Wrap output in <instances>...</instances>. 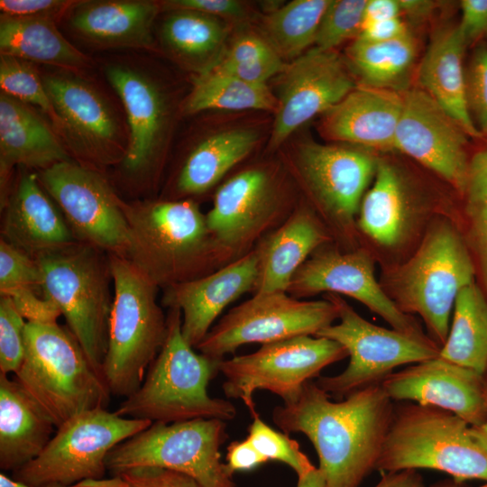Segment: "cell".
<instances>
[{"instance_id": "1", "label": "cell", "mask_w": 487, "mask_h": 487, "mask_svg": "<svg viewBox=\"0 0 487 487\" xmlns=\"http://www.w3.org/2000/svg\"><path fill=\"white\" fill-rule=\"evenodd\" d=\"M331 399L308 381L293 400L274 408L272 420L284 433L310 440L327 487H360L376 469L395 402L381 383Z\"/></svg>"}, {"instance_id": "2", "label": "cell", "mask_w": 487, "mask_h": 487, "mask_svg": "<svg viewBox=\"0 0 487 487\" xmlns=\"http://www.w3.org/2000/svg\"><path fill=\"white\" fill-rule=\"evenodd\" d=\"M128 240L122 257L158 288L193 280L231 262L190 200L126 203Z\"/></svg>"}, {"instance_id": "3", "label": "cell", "mask_w": 487, "mask_h": 487, "mask_svg": "<svg viewBox=\"0 0 487 487\" xmlns=\"http://www.w3.org/2000/svg\"><path fill=\"white\" fill-rule=\"evenodd\" d=\"M181 322L180 310L170 308L164 344L140 388L116 409L119 416L168 424L234 418L236 409L230 401L207 393L221 360L197 354L182 335Z\"/></svg>"}, {"instance_id": "4", "label": "cell", "mask_w": 487, "mask_h": 487, "mask_svg": "<svg viewBox=\"0 0 487 487\" xmlns=\"http://www.w3.org/2000/svg\"><path fill=\"white\" fill-rule=\"evenodd\" d=\"M24 344V358L15 380L56 427L82 412L107 405L111 392L104 377L69 328L58 323L26 322Z\"/></svg>"}, {"instance_id": "5", "label": "cell", "mask_w": 487, "mask_h": 487, "mask_svg": "<svg viewBox=\"0 0 487 487\" xmlns=\"http://www.w3.org/2000/svg\"><path fill=\"white\" fill-rule=\"evenodd\" d=\"M109 260L114 298L102 372L111 394L127 398L140 388L164 344L167 317L154 283L125 258L109 254Z\"/></svg>"}, {"instance_id": "6", "label": "cell", "mask_w": 487, "mask_h": 487, "mask_svg": "<svg viewBox=\"0 0 487 487\" xmlns=\"http://www.w3.org/2000/svg\"><path fill=\"white\" fill-rule=\"evenodd\" d=\"M430 469L453 479L487 482V454L470 425L443 409L395 402L391 426L376 464L382 473Z\"/></svg>"}, {"instance_id": "7", "label": "cell", "mask_w": 487, "mask_h": 487, "mask_svg": "<svg viewBox=\"0 0 487 487\" xmlns=\"http://www.w3.org/2000/svg\"><path fill=\"white\" fill-rule=\"evenodd\" d=\"M35 260L41 272L42 295L60 308L68 328L103 376L114 298L109 254L77 242Z\"/></svg>"}, {"instance_id": "8", "label": "cell", "mask_w": 487, "mask_h": 487, "mask_svg": "<svg viewBox=\"0 0 487 487\" xmlns=\"http://www.w3.org/2000/svg\"><path fill=\"white\" fill-rule=\"evenodd\" d=\"M475 265L458 232L439 222L425 235L415 254L391 280L394 302L404 313H416L440 348L450 328V317L459 291L475 282Z\"/></svg>"}, {"instance_id": "9", "label": "cell", "mask_w": 487, "mask_h": 487, "mask_svg": "<svg viewBox=\"0 0 487 487\" xmlns=\"http://www.w3.org/2000/svg\"><path fill=\"white\" fill-rule=\"evenodd\" d=\"M226 422L196 418L152 424L113 448L106 466L113 476L138 467H159L191 476L205 487H236L220 447Z\"/></svg>"}, {"instance_id": "10", "label": "cell", "mask_w": 487, "mask_h": 487, "mask_svg": "<svg viewBox=\"0 0 487 487\" xmlns=\"http://www.w3.org/2000/svg\"><path fill=\"white\" fill-rule=\"evenodd\" d=\"M152 424L105 408L82 412L57 427L43 451L14 471L12 478L32 487H67L104 479L109 452Z\"/></svg>"}, {"instance_id": "11", "label": "cell", "mask_w": 487, "mask_h": 487, "mask_svg": "<svg viewBox=\"0 0 487 487\" xmlns=\"http://www.w3.org/2000/svg\"><path fill=\"white\" fill-rule=\"evenodd\" d=\"M325 298L336 306L339 323L315 335L339 343L350 357L342 372L319 376L315 381L331 398L342 400L357 390L381 383L399 366L438 356L440 347L429 337H417L373 325L339 295L327 293Z\"/></svg>"}, {"instance_id": "12", "label": "cell", "mask_w": 487, "mask_h": 487, "mask_svg": "<svg viewBox=\"0 0 487 487\" xmlns=\"http://www.w3.org/2000/svg\"><path fill=\"white\" fill-rule=\"evenodd\" d=\"M348 356L339 343L316 335H298L262 345L254 353L222 359L223 391L244 401L251 415L258 416L253 393L266 390L283 403L293 400L302 386L320 376L326 366Z\"/></svg>"}, {"instance_id": "13", "label": "cell", "mask_w": 487, "mask_h": 487, "mask_svg": "<svg viewBox=\"0 0 487 487\" xmlns=\"http://www.w3.org/2000/svg\"><path fill=\"white\" fill-rule=\"evenodd\" d=\"M338 318L330 299L299 300L286 291L257 292L232 308L196 346L222 360L246 344L262 345L298 335H315Z\"/></svg>"}, {"instance_id": "14", "label": "cell", "mask_w": 487, "mask_h": 487, "mask_svg": "<svg viewBox=\"0 0 487 487\" xmlns=\"http://www.w3.org/2000/svg\"><path fill=\"white\" fill-rule=\"evenodd\" d=\"M38 178L78 241L124 254L128 225L123 200L97 170L69 160L40 170Z\"/></svg>"}, {"instance_id": "15", "label": "cell", "mask_w": 487, "mask_h": 487, "mask_svg": "<svg viewBox=\"0 0 487 487\" xmlns=\"http://www.w3.org/2000/svg\"><path fill=\"white\" fill-rule=\"evenodd\" d=\"M283 198L275 177L264 168L243 170L218 188L206 215L209 231L230 262L253 249L282 217Z\"/></svg>"}, {"instance_id": "16", "label": "cell", "mask_w": 487, "mask_h": 487, "mask_svg": "<svg viewBox=\"0 0 487 487\" xmlns=\"http://www.w3.org/2000/svg\"><path fill=\"white\" fill-rule=\"evenodd\" d=\"M377 164L361 150L306 142L298 148L292 169L330 222L348 231Z\"/></svg>"}, {"instance_id": "17", "label": "cell", "mask_w": 487, "mask_h": 487, "mask_svg": "<svg viewBox=\"0 0 487 487\" xmlns=\"http://www.w3.org/2000/svg\"><path fill=\"white\" fill-rule=\"evenodd\" d=\"M279 97L269 147L340 102L354 87L345 62L335 51L308 50L279 73Z\"/></svg>"}, {"instance_id": "18", "label": "cell", "mask_w": 487, "mask_h": 487, "mask_svg": "<svg viewBox=\"0 0 487 487\" xmlns=\"http://www.w3.org/2000/svg\"><path fill=\"white\" fill-rule=\"evenodd\" d=\"M286 292L296 299L319 292L344 294L365 305L391 328L417 337H428L417 321L402 312L384 292L374 277L370 256L363 250L313 253L295 272Z\"/></svg>"}, {"instance_id": "19", "label": "cell", "mask_w": 487, "mask_h": 487, "mask_svg": "<svg viewBox=\"0 0 487 487\" xmlns=\"http://www.w3.org/2000/svg\"><path fill=\"white\" fill-rule=\"evenodd\" d=\"M402 100L394 149L464 193L470 161L465 151L467 133L425 90L408 89Z\"/></svg>"}, {"instance_id": "20", "label": "cell", "mask_w": 487, "mask_h": 487, "mask_svg": "<svg viewBox=\"0 0 487 487\" xmlns=\"http://www.w3.org/2000/svg\"><path fill=\"white\" fill-rule=\"evenodd\" d=\"M381 384L394 402L443 409L470 426L487 420L482 375L439 356L393 372Z\"/></svg>"}, {"instance_id": "21", "label": "cell", "mask_w": 487, "mask_h": 487, "mask_svg": "<svg viewBox=\"0 0 487 487\" xmlns=\"http://www.w3.org/2000/svg\"><path fill=\"white\" fill-rule=\"evenodd\" d=\"M55 110L58 125L75 138L90 167L122 161L115 118L102 96L87 83L69 74L42 78Z\"/></svg>"}, {"instance_id": "22", "label": "cell", "mask_w": 487, "mask_h": 487, "mask_svg": "<svg viewBox=\"0 0 487 487\" xmlns=\"http://www.w3.org/2000/svg\"><path fill=\"white\" fill-rule=\"evenodd\" d=\"M260 258L256 247L201 278L166 288L162 304L181 312V332L195 347L203 340L224 308L247 291L257 289Z\"/></svg>"}, {"instance_id": "23", "label": "cell", "mask_w": 487, "mask_h": 487, "mask_svg": "<svg viewBox=\"0 0 487 487\" xmlns=\"http://www.w3.org/2000/svg\"><path fill=\"white\" fill-rule=\"evenodd\" d=\"M3 209L1 238L33 259L79 242L34 172H21Z\"/></svg>"}, {"instance_id": "24", "label": "cell", "mask_w": 487, "mask_h": 487, "mask_svg": "<svg viewBox=\"0 0 487 487\" xmlns=\"http://www.w3.org/2000/svg\"><path fill=\"white\" fill-rule=\"evenodd\" d=\"M106 78L124 104L130 129L123 170L128 178L142 180L154 166L161 144L165 124L162 96L149 78L126 66H110Z\"/></svg>"}, {"instance_id": "25", "label": "cell", "mask_w": 487, "mask_h": 487, "mask_svg": "<svg viewBox=\"0 0 487 487\" xmlns=\"http://www.w3.org/2000/svg\"><path fill=\"white\" fill-rule=\"evenodd\" d=\"M402 106L400 93L365 86L354 87L324 113L322 132L332 140L394 149Z\"/></svg>"}, {"instance_id": "26", "label": "cell", "mask_w": 487, "mask_h": 487, "mask_svg": "<svg viewBox=\"0 0 487 487\" xmlns=\"http://www.w3.org/2000/svg\"><path fill=\"white\" fill-rule=\"evenodd\" d=\"M69 157L46 122L27 104L0 96L1 207L7 198L12 169L20 165L42 170Z\"/></svg>"}, {"instance_id": "27", "label": "cell", "mask_w": 487, "mask_h": 487, "mask_svg": "<svg viewBox=\"0 0 487 487\" xmlns=\"http://www.w3.org/2000/svg\"><path fill=\"white\" fill-rule=\"evenodd\" d=\"M328 240V234L311 209L304 206L294 209L255 246L260 258L255 293L287 291L298 269Z\"/></svg>"}, {"instance_id": "28", "label": "cell", "mask_w": 487, "mask_h": 487, "mask_svg": "<svg viewBox=\"0 0 487 487\" xmlns=\"http://www.w3.org/2000/svg\"><path fill=\"white\" fill-rule=\"evenodd\" d=\"M54 427L21 384L0 372V468L14 472L36 458Z\"/></svg>"}, {"instance_id": "29", "label": "cell", "mask_w": 487, "mask_h": 487, "mask_svg": "<svg viewBox=\"0 0 487 487\" xmlns=\"http://www.w3.org/2000/svg\"><path fill=\"white\" fill-rule=\"evenodd\" d=\"M467 44L458 26L438 32L428 45L418 69L425 91L464 129L481 137L465 101L464 55Z\"/></svg>"}, {"instance_id": "30", "label": "cell", "mask_w": 487, "mask_h": 487, "mask_svg": "<svg viewBox=\"0 0 487 487\" xmlns=\"http://www.w3.org/2000/svg\"><path fill=\"white\" fill-rule=\"evenodd\" d=\"M72 27L83 37L109 46L144 47L159 6L150 1H90L75 5Z\"/></svg>"}, {"instance_id": "31", "label": "cell", "mask_w": 487, "mask_h": 487, "mask_svg": "<svg viewBox=\"0 0 487 487\" xmlns=\"http://www.w3.org/2000/svg\"><path fill=\"white\" fill-rule=\"evenodd\" d=\"M1 54L64 69H82L88 59L68 41L54 20L1 16Z\"/></svg>"}, {"instance_id": "32", "label": "cell", "mask_w": 487, "mask_h": 487, "mask_svg": "<svg viewBox=\"0 0 487 487\" xmlns=\"http://www.w3.org/2000/svg\"><path fill=\"white\" fill-rule=\"evenodd\" d=\"M257 139V133L250 129L226 130L205 139L183 164L176 183L178 193L198 195L211 188L253 151Z\"/></svg>"}, {"instance_id": "33", "label": "cell", "mask_w": 487, "mask_h": 487, "mask_svg": "<svg viewBox=\"0 0 487 487\" xmlns=\"http://www.w3.org/2000/svg\"><path fill=\"white\" fill-rule=\"evenodd\" d=\"M438 356L483 375L487 367V299L476 282L457 294L447 339Z\"/></svg>"}, {"instance_id": "34", "label": "cell", "mask_w": 487, "mask_h": 487, "mask_svg": "<svg viewBox=\"0 0 487 487\" xmlns=\"http://www.w3.org/2000/svg\"><path fill=\"white\" fill-rule=\"evenodd\" d=\"M415 57L409 33L381 42L355 39L347 50L348 65L363 86L397 93L408 90Z\"/></svg>"}, {"instance_id": "35", "label": "cell", "mask_w": 487, "mask_h": 487, "mask_svg": "<svg viewBox=\"0 0 487 487\" xmlns=\"http://www.w3.org/2000/svg\"><path fill=\"white\" fill-rule=\"evenodd\" d=\"M406 190L396 168L378 161L373 186L363 198L359 226L378 244L394 245L407 218Z\"/></svg>"}, {"instance_id": "36", "label": "cell", "mask_w": 487, "mask_h": 487, "mask_svg": "<svg viewBox=\"0 0 487 487\" xmlns=\"http://www.w3.org/2000/svg\"><path fill=\"white\" fill-rule=\"evenodd\" d=\"M278 100L267 85H257L237 78L205 69L195 81L185 103V111L194 114L207 109H261L276 112Z\"/></svg>"}, {"instance_id": "37", "label": "cell", "mask_w": 487, "mask_h": 487, "mask_svg": "<svg viewBox=\"0 0 487 487\" xmlns=\"http://www.w3.org/2000/svg\"><path fill=\"white\" fill-rule=\"evenodd\" d=\"M330 0H295L268 14L265 39L280 56L297 59L315 43L321 18Z\"/></svg>"}, {"instance_id": "38", "label": "cell", "mask_w": 487, "mask_h": 487, "mask_svg": "<svg viewBox=\"0 0 487 487\" xmlns=\"http://www.w3.org/2000/svg\"><path fill=\"white\" fill-rule=\"evenodd\" d=\"M466 244L487 299V142L469 161L465 189ZM487 403V367L482 375Z\"/></svg>"}, {"instance_id": "39", "label": "cell", "mask_w": 487, "mask_h": 487, "mask_svg": "<svg viewBox=\"0 0 487 487\" xmlns=\"http://www.w3.org/2000/svg\"><path fill=\"white\" fill-rule=\"evenodd\" d=\"M284 67L280 56L265 38L246 33L234 41L225 54L207 69L249 83L265 85Z\"/></svg>"}, {"instance_id": "40", "label": "cell", "mask_w": 487, "mask_h": 487, "mask_svg": "<svg viewBox=\"0 0 487 487\" xmlns=\"http://www.w3.org/2000/svg\"><path fill=\"white\" fill-rule=\"evenodd\" d=\"M162 35L176 52L199 58L221 46L226 28L218 17L196 11L178 10L165 21Z\"/></svg>"}, {"instance_id": "41", "label": "cell", "mask_w": 487, "mask_h": 487, "mask_svg": "<svg viewBox=\"0 0 487 487\" xmlns=\"http://www.w3.org/2000/svg\"><path fill=\"white\" fill-rule=\"evenodd\" d=\"M0 87L3 93L24 103L39 106L58 125V118L43 80L27 60L1 54Z\"/></svg>"}, {"instance_id": "42", "label": "cell", "mask_w": 487, "mask_h": 487, "mask_svg": "<svg viewBox=\"0 0 487 487\" xmlns=\"http://www.w3.org/2000/svg\"><path fill=\"white\" fill-rule=\"evenodd\" d=\"M368 0H330L318 26L315 44L334 51L345 41L358 37Z\"/></svg>"}, {"instance_id": "43", "label": "cell", "mask_w": 487, "mask_h": 487, "mask_svg": "<svg viewBox=\"0 0 487 487\" xmlns=\"http://www.w3.org/2000/svg\"><path fill=\"white\" fill-rule=\"evenodd\" d=\"M246 438L268 461L272 460L287 464L298 477L315 468L296 440L291 439L289 434L271 427L261 419L259 415L253 417Z\"/></svg>"}, {"instance_id": "44", "label": "cell", "mask_w": 487, "mask_h": 487, "mask_svg": "<svg viewBox=\"0 0 487 487\" xmlns=\"http://www.w3.org/2000/svg\"><path fill=\"white\" fill-rule=\"evenodd\" d=\"M26 321L16 310L12 299L0 298V372L16 373L25 352Z\"/></svg>"}, {"instance_id": "45", "label": "cell", "mask_w": 487, "mask_h": 487, "mask_svg": "<svg viewBox=\"0 0 487 487\" xmlns=\"http://www.w3.org/2000/svg\"><path fill=\"white\" fill-rule=\"evenodd\" d=\"M33 289L42 294L41 272L37 261L0 239V295L19 289Z\"/></svg>"}, {"instance_id": "46", "label": "cell", "mask_w": 487, "mask_h": 487, "mask_svg": "<svg viewBox=\"0 0 487 487\" xmlns=\"http://www.w3.org/2000/svg\"><path fill=\"white\" fill-rule=\"evenodd\" d=\"M464 85L470 116L481 134H487V47L473 52L464 71Z\"/></svg>"}, {"instance_id": "47", "label": "cell", "mask_w": 487, "mask_h": 487, "mask_svg": "<svg viewBox=\"0 0 487 487\" xmlns=\"http://www.w3.org/2000/svg\"><path fill=\"white\" fill-rule=\"evenodd\" d=\"M122 487H205L185 473L159 467H138L117 475Z\"/></svg>"}, {"instance_id": "48", "label": "cell", "mask_w": 487, "mask_h": 487, "mask_svg": "<svg viewBox=\"0 0 487 487\" xmlns=\"http://www.w3.org/2000/svg\"><path fill=\"white\" fill-rule=\"evenodd\" d=\"M12 299L18 313L27 323L56 324L61 316L60 308L33 289H19L5 295Z\"/></svg>"}, {"instance_id": "49", "label": "cell", "mask_w": 487, "mask_h": 487, "mask_svg": "<svg viewBox=\"0 0 487 487\" xmlns=\"http://www.w3.org/2000/svg\"><path fill=\"white\" fill-rule=\"evenodd\" d=\"M77 4L75 1L63 0H1L0 10L4 16L8 17H40L53 20Z\"/></svg>"}, {"instance_id": "50", "label": "cell", "mask_w": 487, "mask_h": 487, "mask_svg": "<svg viewBox=\"0 0 487 487\" xmlns=\"http://www.w3.org/2000/svg\"><path fill=\"white\" fill-rule=\"evenodd\" d=\"M165 5L174 11L189 10L233 19H243L247 14L244 5L234 0H173Z\"/></svg>"}, {"instance_id": "51", "label": "cell", "mask_w": 487, "mask_h": 487, "mask_svg": "<svg viewBox=\"0 0 487 487\" xmlns=\"http://www.w3.org/2000/svg\"><path fill=\"white\" fill-rule=\"evenodd\" d=\"M461 9L458 28L468 45L487 34V0H463Z\"/></svg>"}, {"instance_id": "52", "label": "cell", "mask_w": 487, "mask_h": 487, "mask_svg": "<svg viewBox=\"0 0 487 487\" xmlns=\"http://www.w3.org/2000/svg\"><path fill=\"white\" fill-rule=\"evenodd\" d=\"M225 461L226 468L232 475L235 472L252 471L269 462L247 438L234 441L228 446Z\"/></svg>"}, {"instance_id": "53", "label": "cell", "mask_w": 487, "mask_h": 487, "mask_svg": "<svg viewBox=\"0 0 487 487\" xmlns=\"http://www.w3.org/2000/svg\"><path fill=\"white\" fill-rule=\"evenodd\" d=\"M405 23L400 17L363 24L356 39L381 42L395 40L409 34Z\"/></svg>"}, {"instance_id": "54", "label": "cell", "mask_w": 487, "mask_h": 487, "mask_svg": "<svg viewBox=\"0 0 487 487\" xmlns=\"http://www.w3.org/2000/svg\"><path fill=\"white\" fill-rule=\"evenodd\" d=\"M399 0H368L363 15V24L400 17Z\"/></svg>"}, {"instance_id": "55", "label": "cell", "mask_w": 487, "mask_h": 487, "mask_svg": "<svg viewBox=\"0 0 487 487\" xmlns=\"http://www.w3.org/2000/svg\"><path fill=\"white\" fill-rule=\"evenodd\" d=\"M374 487H426L423 478L416 470L383 473Z\"/></svg>"}, {"instance_id": "56", "label": "cell", "mask_w": 487, "mask_h": 487, "mask_svg": "<svg viewBox=\"0 0 487 487\" xmlns=\"http://www.w3.org/2000/svg\"><path fill=\"white\" fill-rule=\"evenodd\" d=\"M399 3L401 12L416 20L427 17L435 8V2L427 0H399Z\"/></svg>"}, {"instance_id": "57", "label": "cell", "mask_w": 487, "mask_h": 487, "mask_svg": "<svg viewBox=\"0 0 487 487\" xmlns=\"http://www.w3.org/2000/svg\"><path fill=\"white\" fill-rule=\"evenodd\" d=\"M297 487H327L322 472L315 467L308 473L298 477Z\"/></svg>"}, {"instance_id": "58", "label": "cell", "mask_w": 487, "mask_h": 487, "mask_svg": "<svg viewBox=\"0 0 487 487\" xmlns=\"http://www.w3.org/2000/svg\"><path fill=\"white\" fill-rule=\"evenodd\" d=\"M67 487H122V481L118 476L109 479L86 480Z\"/></svg>"}, {"instance_id": "59", "label": "cell", "mask_w": 487, "mask_h": 487, "mask_svg": "<svg viewBox=\"0 0 487 487\" xmlns=\"http://www.w3.org/2000/svg\"><path fill=\"white\" fill-rule=\"evenodd\" d=\"M470 433L478 446L487 454V420L470 426Z\"/></svg>"}, {"instance_id": "60", "label": "cell", "mask_w": 487, "mask_h": 487, "mask_svg": "<svg viewBox=\"0 0 487 487\" xmlns=\"http://www.w3.org/2000/svg\"><path fill=\"white\" fill-rule=\"evenodd\" d=\"M0 487H32L14 478L7 477L5 473H0Z\"/></svg>"}, {"instance_id": "61", "label": "cell", "mask_w": 487, "mask_h": 487, "mask_svg": "<svg viewBox=\"0 0 487 487\" xmlns=\"http://www.w3.org/2000/svg\"><path fill=\"white\" fill-rule=\"evenodd\" d=\"M429 487H466L462 482L456 481L455 479H446L440 482H437Z\"/></svg>"}]
</instances>
